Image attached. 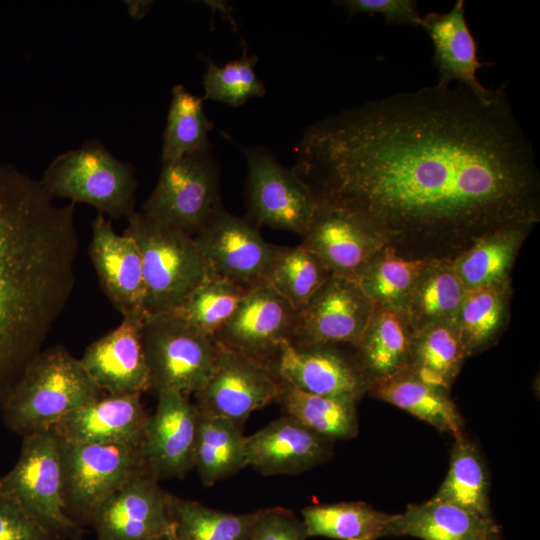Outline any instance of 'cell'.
<instances>
[{
	"label": "cell",
	"mask_w": 540,
	"mask_h": 540,
	"mask_svg": "<svg viewBox=\"0 0 540 540\" xmlns=\"http://www.w3.org/2000/svg\"><path fill=\"white\" fill-rule=\"evenodd\" d=\"M145 316H124L117 328L92 342L80 358L97 387L108 395L150 390L141 336Z\"/></svg>",
	"instance_id": "ffe728a7"
},
{
	"label": "cell",
	"mask_w": 540,
	"mask_h": 540,
	"mask_svg": "<svg viewBox=\"0 0 540 540\" xmlns=\"http://www.w3.org/2000/svg\"><path fill=\"white\" fill-rule=\"evenodd\" d=\"M222 206L219 162L207 150L162 163L142 212L194 237Z\"/></svg>",
	"instance_id": "ba28073f"
},
{
	"label": "cell",
	"mask_w": 540,
	"mask_h": 540,
	"mask_svg": "<svg viewBox=\"0 0 540 540\" xmlns=\"http://www.w3.org/2000/svg\"><path fill=\"white\" fill-rule=\"evenodd\" d=\"M536 224L521 222L501 227L454 259V268L466 290L512 280L515 260Z\"/></svg>",
	"instance_id": "484cf974"
},
{
	"label": "cell",
	"mask_w": 540,
	"mask_h": 540,
	"mask_svg": "<svg viewBox=\"0 0 540 540\" xmlns=\"http://www.w3.org/2000/svg\"><path fill=\"white\" fill-rule=\"evenodd\" d=\"M168 494L154 476L136 471L94 514L96 540H153L171 531Z\"/></svg>",
	"instance_id": "e0dca14e"
},
{
	"label": "cell",
	"mask_w": 540,
	"mask_h": 540,
	"mask_svg": "<svg viewBox=\"0 0 540 540\" xmlns=\"http://www.w3.org/2000/svg\"><path fill=\"white\" fill-rule=\"evenodd\" d=\"M466 288L452 260H428L405 309L413 332L435 323L454 320Z\"/></svg>",
	"instance_id": "f1b7e54d"
},
{
	"label": "cell",
	"mask_w": 540,
	"mask_h": 540,
	"mask_svg": "<svg viewBox=\"0 0 540 540\" xmlns=\"http://www.w3.org/2000/svg\"><path fill=\"white\" fill-rule=\"evenodd\" d=\"M247 290L215 276L202 281L173 312L214 338L236 312Z\"/></svg>",
	"instance_id": "f35d334b"
},
{
	"label": "cell",
	"mask_w": 540,
	"mask_h": 540,
	"mask_svg": "<svg viewBox=\"0 0 540 540\" xmlns=\"http://www.w3.org/2000/svg\"><path fill=\"white\" fill-rule=\"evenodd\" d=\"M128 13L135 19L144 17L152 6V1H125Z\"/></svg>",
	"instance_id": "ee69618b"
},
{
	"label": "cell",
	"mask_w": 540,
	"mask_h": 540,
	"mask_svg": "<svg viewBox=\"0 0 540 540\" xmlns=\"http://www.w3.org/2000/svg\"><path fill=\"white\" fill-rule=\"evenodd\" d=\"M389 536L422 540H502L500 527L492 517L433 498L409 504L403 513L394 514Z\"/></svg>",
	"instance_id": "cb8c5ba5"
},
{
	"label": "cell",
	"mask_w": 540,
	"mask_h": 540,
	"mask_svg": "<svg viewBox=\"0 0 540 540\" xmlns=\"http://www.w3.org/2000/svg\"><path fill=\"white\" fill-rule=\"evenodd\" d=\"M428 260H411L385 247L359 275L357 282L374 307L405 313L412 290Z\"/></svg>",
	"instance_id": "e575fe53"
},
{
	"label": "cell",
	"mask_w": 540,
	"mask_h": 540,
	"mask_svg": "<svg viewBox=\"0 0 540 540\" xmlns=\"http://www.w3.org/2000/svg\"><path fill=\"white\" fill-rule=\"evenodd\" d=\"M374 305L356 280L331 275L297 311L292 343L349 345L361 339Z\"/></svg>",
	"instance_id": "5bb4252c"
},
{
	"label": "cell",
	"mask_w": 540,
	"mask_h": 540,
	"mask_svg": "<svg viewBox=\"0 0 540 540\" xmlns=\"http://www.w3.org/2000/svg\"><path fill=\"white\" fill-rule=\"evenodd\" d=\"M78 249L75 204L0 165V401L68 305Z\"/></svg>",
	"instance_id": "7a4b0ae2"
},
{
	"label": "cell",
	"mask_w": 540,
	"mask_h": 540,
	"mask_svg": "<svg viewBox=\"0 0 540 540\" xmlns=\"http://www.w3.org/2000/svg\"><path fill=\"white\" fill-rule=\"evenodd\" d=\"M330 276L322 261L303 245H277L268 283L298 311Z\"/></svg>",
	"instance_id": "74e56055"
},
{
	"label": "cell",
	"mask_w": 540,
	"mask_h": 540,
	"mask_svg": "<svg viewBox=\"0 0 540 540\" xmlns=\"http://www.w3.org/2000/svg\"><path fill=\"white\" fill-rule=\"evenodd\" d=\"M0 540H61L0 491Z\"/></svg>",
	"instance_id": "b9f144b4"
},
{
	"label": "cell",
	"mask_w": 540,
	"mask_h": 540,
	"mask_svg": "<svg viewBox=\"0 0 540 540\" xmlns=\"http://www.w3.org/2000/svg\"><path fill=\"white\" fill-rule=\"evenodd\" d=\"M341 345H301L283 342L269 363L281 383L302 391L357 403L370 384L363 374L354 350Z\"/></svg>",
	"instance_id": "4fadbf2b"
},
{
	"label": "cell",
	"mask_w": 540,
	"mask_h": 540,
	"mask_svg": "<svg viewBox=\"0 0 540 540\" xmlns=\"http://www.w3.org/2000/svg\"><path fill=\"white\" fill-rule=\"evenodd\" d=\"M428 33L433 46V61L439 72L438 83L450 86L458 81L471 90L488 92L477 79V71L488 63H481L475 39L465 17V4L457 0L446 13L430 12L422 17L421 25Z\"/></svg>",
	"instance_id": "603a6c76"
},
{
	"label": "cell",
	"mask_w": 540,
	"mask_h": 540,
	"mask_svg": "<svg viewBox=\"0 0 540 540\" xmlns=\"http://www.w3.org/2000/svg\"><path fill=\"white\" fill-rule=\"evenodd\" d=\"M432 498L491 517L486 467L478 449L465 435L455 439L447 475Z\"/></svg>",
	"instance_id": "836d02e7"
},
{
	"label": "cell",
	"mask_w": 540,
	"mask_h": 540,
	"mask_svg": "<svg viewBox=\"0 0 540 540\" xmlns=\"http://www.w3.org/2000/svg\"><path fill=\"white\" fill-rule=\"evenodd\" d=\"M293 170L411 260H454L506 225L540 220V174L504 88L436 84L327 116Z\"/></svg>",
	"instance_id": "6da1fadb"
},
{
	"label": "cell",
	"mask_w": 540,
	"mask_h": 540,
	"mask_svg": "<svg viewBox=\"0 0 540 540\" xmlns=\"http://www.w3.org/2000/svg\"><path fill=\"white\" fill-rule=\"evenodd\" d=\"M280 389L281 382L268 365L218 343L214 368L194 393L195 405L202 414L229 419L240 427L252 412L276 401Z\"/></svg>",
	"instance_id": "8fae6325"
},
{
	"label": "cell",
	"mask_w": 540,
	"mask_h": 540,
	"mask_svg": "<svg viewBox=\"0 0 540 540\" xmlns=\"http://www.w3.org/2000/svg\"><path fill=\"white\" fill-rule=\"evenodd\" d=\"M127 221L123 232L141 255L147 314L173 312L211 276L194 237L143 212H134Z\"/></svg>",
	"instance_id": "277c9868"
},
{
	"label": "cell",
	"mask_w": 540,
	"mask_h": 540,
	"mask_svg": "<svg viewBox=\"0 0 540 540\" xmlns=\"http://www.w3.org/2000/svg\"><path fill=\"white\" fill-rule=\"evenodd\" d=\"M0 491L57 538H80L82 527L65 512L60 444L52 428L23 436L16 464L0 477Z\"/></svg>",
	"instance_id": "8992f818"
},
{
	"label": "cell",
	"mask_w": 540,
	"mask_h": 540,
	"mask_svg": "<svg viewBox=\"0 0 540 540\" xmlns=\"http://www.w3.org/2000/svg\"><path fill=\"white\" fill-rule=\"evenodd\" d=\"M512 280L466 290L454 318L467 357L495 345L508 327Z\"/></svg>",
	"instance_id": "83f0119b"
},
{
	"label": "cell",
	"mask_w": 540,
	"mask_h": 540,
	"mask_svg": "<svg viewBox=\"0 0 540 540\" xmlns=\"http://www.w3.org/2000/svg\"><path fill=\"white\" fill-rule=\"evenodd\" d=\"M331 275L358 279L372 258L385 245L380 237L353 214L316 203L312 220L301 236Z\"/></svg>",
	"instance_id": "ac0fdd59"
},
{
	"label": "cell",
	"mask_w": 540,
	"mask_h": 540,
	"mask_svg": "<svg viewBox=\"0 0 540 540\" xmlns=\"http://www.w3.org/2000/svg\"><path fill=\"white\" fill-rule=\"evenodd\" d=\"M39 182L53 199L89 204L111 219L128 218L135 212L133 165L114 157L97 140L57 156Z\"/></svg>",
	"instance_id": "5b68a950"
},
{
	"label": "cell",
	"mask_w": 540,
	"mask_h": 540,
	"mask_svg": "<svg viewBox=\"0 0 540 540\" xmlns=\"http://www.w3.org/2000/svg\"><path fill=\"white\" fill-rule=\"evenodd\" d=\"M413 330L405 313L374 307L368 325L353 348L370 387L409 370Z\"/></svg>",
	"instance_id": "d4e9b609"
},
{
	"label": "cell",
	"mask_w": 540,
	"mask_h": 540,
	"mask_svg": "<svg viewBox=\"0 0 540 540\" xmlns=\"http://www.w3.org/2000/svg\"><path fill=\"white\" fill-rule=\"evenodd\" d=\"M349 16L381 14L387 24L421 25L422 17L414 0H344Z\"/></svg>",
	"instance_id": "7bdbcfd3"
},
{
	"label": "cell",
	"mask_w": 540,
	"mask_h": 540,
	"mask_svg": "<svg viewBox=\"0 0 540 540\" xmlns=\"http://www.w3.org/2000/svg\"><path fill=\"white\" fill-rule=\"evenodd\" d=\"M211 276L250 290L268 282L277 245L266 242L246 218L218 209L194 236Z\"/></svg>",
	"instance_id": "7c38bea8"
},
{
	"label": "cell",
	"mask_w": 540,
	"mask_h": 540,
	"mask_svg": "<svg viewBox=\"0 0 540 540\" xmlns=\"http://www.w3.org/2000/svg\"><path fill=\"white\" fill-rule=\"evenodd\" d=\"M369 393L455 439L464 435L462 417L448 391L423 382L408 370L373 384Z\"/></svg>",
	"instance_id": "4316f807"
},
{
	"label": "cell",
	"mask_w": 540,
	"mask_h": 540,
	"mask_svg": "<svg viewBox=\"0 0 540 540\" xmlns=\"http://www.w3.org/2000/svg\"><path fill=\"white\" fill-rule=\"evenodd\" d=\"M168 509L179 540H246L257 510L231 513L168 494Z\"/></svg>",
	"instance_id": "d590c367"
},
{
	"label": "cell",
	"mask_w": 540,
	"mask_h": 540,
	"mask_svg": "<svg viewBox=\"0 0 540 540\" xmlns=\"http://www.w3.org/2000/svg\"><path fill=\"white\" fill-rule=\"evenodd\" d=\"M466 358L454 320L439 322L413 332L408 371L449 391Z\"/></svg>",
	"instance_id": "f546056e"
},
{
	"label": "cell",
	"mask_w": 540,
	"mask_h": 540,
	"mask_svg": "<svg viewBox=\"0 0 540 540\" xmlns=\"http://www.w3.org/2000/svg\"><path fill=\"white\" fill-rule=\"evenodd\" d=\"M147 418L141 394L108 395L68 413L52 429L69 442L139 447Z\"/></svg>",
	"instance_id": "7402d4cb"
},
{
	"label": "cell",
	"mask_w": 540,
	"mask_h": 540,
	"mask_svg": "<svg viewBox=\"0 0 540 540\" xmlns=\"http://www.w3.org/2000/svg\"><path fill=\"white\" fill-rule=\"evenodd\" d=\"M80 359L64 346L42 349L0 401L5 425L27 435L52 428L68 413L100 398Z\"/></svg>",
	"instance_id": "3957f363"
},
{
	"label": "cell",
	"mask_w": 540,
	"mask_h": 540,
	"mask_svg": "<svg viewBox=\"0 0 540 540\" xmlns=\"http://www.w3.org/2000/svg\"><path fill=\"white\" fill-rule=\"evenodd\" d=\"M246 462L267 475H296L326 461L332 454L327 439L284 415L245 437Z\"/></svg>",
	"instance_id": "44dd1931"
},
{
	"label": "cell",
	"mask_w": 540,
	"mask_h": 540,
	"mask_svg": "<svg viewBox=\"0 0 540 540\" xmlns=\"http://www.w3.org/2000/svg\"><path fill=\"white\" fill-rule=\"evenodd\" d=\"M276 401L285 415L327 439L348 440L358 434L355 402L308 393L284 383Z\"/></svg>",
	"instance_id": "d6a6232c"
},
{
	"label": "cell",
	"mask_w": 540,
	"mask_h": 540,
	"mask_svg": "<svg viewBox=\"0 0 540 540\" xmlns=\"http://www.w3.org/2000/svg\"><path fill=\"white\" fill-rule=\"evenodd\" d=\"M142 344L150 389L197 392L209 378L218 343L174 313L147 314L142 324Z\"/></svg>",
	"instance_id": "52a82bcc"
},
{
	"label": "cell",
	"mask_w": 540,
	"mask_h": 540,
	"mask_svg": "<svg viewBox=\"0 0 540 540\" xmlns=\"http://www.w3.org/2000/svg\"><path fill=\"white\" fill-rule=\"evenodd\" d=\"M301 515L308 537L337 540L387 537L394 517L360 501L311 505L303 508Z\"/></svg>",
	"instance_id": "1f68e13d"
},
{
	"label": "cell",
	"mask_w": 540,
	"mask_h": 540,
	"mask_svg": "<svg viewBox=\"0 0 540 540\" xmlns=\"http://www.w3.org/2000/svg\"><path fill=\"white\" fill-rule=\"evenodd\" d=\"M89 254L102 290L122 317L147 315L142 260L134 239L116 233L111 221L98 213Z\"/></svg>",
	"instance_id": "d6986e66"
},
{
	"label": "cell",
	"mask_w": 540,
	"mask_h": 540,
	"mask_svg": "<svg viewBox=\"0 0 540 540\" xmlns=\"http://www.w3.org/2000/svg\"><path fill=\"white\" fill-rule=\"evenodd\" d=\"M157 396L139 445L143 468L158 480L183 478L194 468L199 412L182 392L167 390Z\"/></svg>",
	"instance_id": "9a60e30c"
},
{
	"label": "cell",
	"mask_w": 540,
	"mask_h": 540,
	"mask_svg": "<svg viewBox=\"0 0 540 540\" xmlns=\"http://www.w3.org/2000/svg\"><path fill=\"white\" fill-rule=\"evenodd\" d=\"M247 162V216L256 228L269 226L302 236L316 209L308 186L293 168L282 166L262 147L243 148Z\"/></svg>",
	"instance_id": "30bf717a"
},
{
	"label": "cell",
	"mask_w": 540,
	"mask_h": 540,
	"mask_svg": "<svg viewBox=\"0 0 540 540\" xmlns=\"http://www.w3.org/2000/svg\"><path fill=\"white\" fill-rule=\"evenodd\" d=\"M246 466L245 436L239 427L229 419L199 412L194 468L202 483L210 487Z\"/></svg>",
	"instance_id": "4dcf8cb0"
},
{
	"label": "cell",
	"mask_w": 540,
	"mask_h": 540,
	"mask_svg": "<svg viewBox=\"0 0 540 540\" xmlns=\"http://www.w3.org/2000/svg\"><path fill=\"white\" fill-rule=\"evenodd\" d=\"M297 310L268 282L247 291L236 312L214 337L222 346L266 365L291 341Z\"/></svg>",
	"instance_id": "2e32d148"
},
{
	"label": "cell",
	"mask_w": 540,
	"mask_h": 540,
	"mask_svg": "<svg viewBox=\"0 0 540 540\" xmlns=\"http://www.w3.org/2000/svg\"><path fill=\"white\" fill-rule=\"evenodd\" d=\"M203 102L202 97L190 93L183 85L173 87L163 133L162 163L211 150L208 135L213 123L204 111Z\"/></svg>",
	"instance_id": "8d00e7d4"
},
{
	"label": "cell",
	"mask_w": 540,
	"mask_h": 540,
	"mask_svg": "<svg viewBox=\"0 0 540 540\" xmlns=\"http://www.w3.org/2000/svg\"><path fill=\"white\" fill-rule=\"evenodd\" d=\"M153 540H179L177 538V536L175 535L174 533V530L172 529L171 531L153 539Z\"/></svg>",
	"instance_id": "f6af8a7d"
},
{
	"label": "cell",
	"mask_w": 540,
	"mask_h": 540,
	"mask_svg": "<svg viewBox=\"0 0 540 540\" xmlns=\"http://www.w3.org/2000/svg\"><path fill=\"white\" fill-rule=\"evenodd\" d=\"M206 70L203 74L204 100L222 102L237 108L252 97H262L263 82L255 73L257 56H248L246 49L238 59L217 65L204 57Z\"/></svg>",
	"instance_id": "ab89813d"
},
{
	"label": "cell",
	"mask_w": 540,
	"mask_h": 540,
	"mask_svg": "<svg viewBox=\"0 0 540 540\" xmlns=\"http://www.w3.org/2000/svg\"><path fill=\"white\" fill-rule=\"evenodd\" d=\"M306 527L290 509L271 507L257 510L246 540H306Z\"/></svg>",
	"instance_id": "60d3db41"
},
{
	"label": "cell",
	"mask_w": 540,
	"mask_h": 540,
	"mask_svg": "<svg viewBox=\"0 0 540 540\" xmlns=\"http://www.w3.org/2000/svg\"><path fill=\"white\" fill-rule=\"evenodd\" d=\"M59 438V437H58ZM66 514L91 525L103 502L143 468L139 447L69 442L59 438Z\"/></svg>",
	"instance_id": "9c48e42d"
}]
</instances>
